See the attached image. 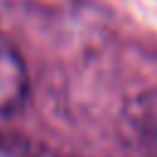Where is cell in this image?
Segmentation results:
<instances>
[{"instance_id": "obj_1", "label": "cell", "mask_w": 157, "mask_h": 157, "mask_svg": "<svg viewBox=\"0 0 157 157\" xmlns=\"http://www.w3.org/2000/svg\"><path fill=\"white\" fill-rule=\"evenodd\" d=\"M29 93V78L25 61L15 44L0 32V118L22 110Z\"/></svg>"}, {"instance_id": "obj_2", "label": "cell", "mask_w": 157, "mask_h": 157, "mask_svg": "<svg viewBox=\"0 0 157 157\" xmlns=\"http://www.w3.org/2000/svg\"><path fill=\"white\" fill-rule=\"evenodd\" d=\"M125 118L135 132L157 142V88L132 96L125 103Z\"/></svg>"}]
</instances>
